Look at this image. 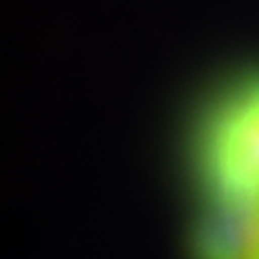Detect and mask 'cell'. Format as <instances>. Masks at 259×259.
<instances>
[{
    "mask_svg": "<svg viewBox=\"0 0 259 259\" xmlns=\"http://www.w3.org/2000/svg\"><path fill=\"white\" fill-rule=\"evenodd\" d=\"M194 153L222 181H252L259 196V69L236 74L204 112Z\"/></svg>",
    "mask_w": 259,
    "mask_h": 259,
    "instance_id": "obj_1",
    "label": "cell"
},
{
    "mask_svg": "<svg viewBox=\"0 0 259 259\" xmlns=\"http://www.w3.org/2000/svg\"><path fill=\"white\" fill-rule=\"evenodd\" d=\"M257 204H258V211H259V196H258V198H257Z\"/></svg>",
    "mask_w": 259,
    "mask_h": 259,
    "instance_id": "obj_2",
    "label": "cell"
}]
</instances>
